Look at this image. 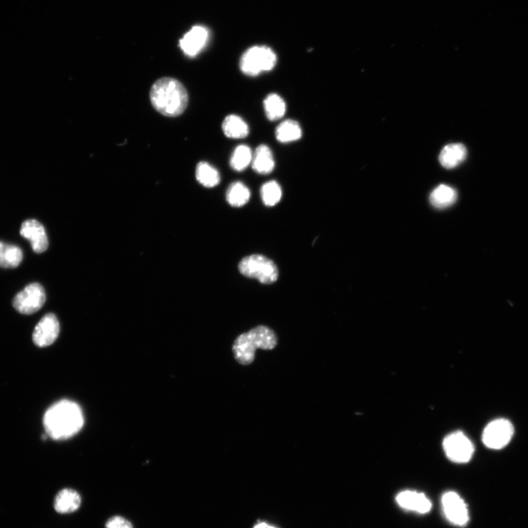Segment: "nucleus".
<instances>
[{"label": "nucleus", "instance_id": "f257e3e1", "mask_svg": "<svg viewBox=\"0 0 528 528\" xmlns=\"http://www.w3.org/2000/svg\"><path fill=\"white\" fill-rule=\"evenodd\" d=\"M43 423L49 437L55 440H64L79 432L84 424V418L76 403L62 400L47 410Z\"/></svg>", "mask_w": 528, "mask_h": 528}, {"label": "nucleus", "instance_id": "f03ea898", "mask_svg": "<svg viewBox=\"0 0 528 528\" xmlns=\"http://www.w3.org/2000/svg\"><path fill=\"white\" fill-rule=\"evenodd\" d=\"M150 99L157 112L170 118L182 115L189 102L185 87L171 77H163L156 81L151 87Z\"/></svg>", "mask_w": 528, "mask_h": 528}, {"label": "nucleus", "instance_id": "7ed1b4c3", "mask_svg": "<svg viewBox=\"0 0 528 528\" xmlns=\"http://www.w3.org/2000/svg\"><path fill=\"white\" fill-rule=\"evenodd\" d=\"M277 339L272 329L266 326H258L240 335L233 345V352L242 365L251 364L258 349L272 350L275 348Z\"/></svg>", "mask_w": 528, "mask_h": 528}, {"label": "nucleus", "instance_id": "20e7f679", "mask_svg": "<svg viewBox=\"0 0 528 528\" xmlns=\"http://www.w3.org/2000/svg\"><path fill=\"white\" fill-rule=\"evenodd\" d=\"M240 273L248 279L258 280L261 284L270 285L279 277L276 264L263 255H251L244 258L239 264Z\"/></svg>", "mask_w": 528, "mask_h": 528}, {"label": "nucleus", "instance_id": "39448f33", "mask_svg": "<svg viewBox=\"0 0 528 528\" xmlns=\"http://www.w3.org/2000/svg\"><path fill=\"white\" fill-rule=\"evenodd\" d=\"M277 63L275 53L267 47H254L249 49L240 61L242 72L249 77L272 70Z\"/></svg>", "mask_w": 528, "mask_h": 528}, {"label": "nucleus", "instance_id": "423d86ee", "mask_svg": "<svg viewBox=\"0 0 528 528\" xmlns=\"http://www.w3.org/2000/svg\"><path fill=\"white\" fill-rule=\"evenodd\" d=\"M46 298L43 286L38 283H33L26 286L13 299V308L22 314L31 315L43 307Z\"/></svg>", "mask_w": 528, "mask_h": 528}, {"label": "nucleus", "instance_id": "0eeeda50", "mask_svg": "<svg viewBox=\"0 0 528 528\" xmlns=\"http://www.w3.org/2000/svg\"><path fill=\"white\" fill-rule=\"evenodd\" d=\"M443 449L449 460L456 463H468L475 451L474 444L461 432L447 436L443 441Z\"/></svg>", "mask_w": 528, "mask_h": 528}, {"label": "nucleus", "instance_id": "6e6552de", "mask_svg": "<svg viewBox=\"0 0 528 528\" xmlns=\"http://www.w3.org/2000/svg\"><path fill=\"white\" fill-rule=\"evenodd\" d=\"M514 433L512 424L506 419L493 421L486 426L483 433V442L489 449L499 450L507 446Z\"/></svg>", "mask_w": 528, "mask_h": 528}, {"label": "nucleus", "instance_id": "1a4fd4ad", "mask_svg": "<svg viewBox=\"0 0 528 528\" xmlns=\"http://www.w3.org/2000/svg\"><path fill=\"white\" fill-rule=\"evenodd\" d=\"M442 509L447 518L453 525L465 526L469 521V513L463 499L453 492H449L442 497Z\"/></svg>", "mask_w": 528, "mask_h": 528}, {"label": "nucleus", "instance_id": "9d476101", "mask_svg": "<svg viewBox=\"0 0 528 528\" xmlns=\"http://www.w3.org/2000/svg\"><path fill=\"white\" fill-rule=\"evenodd\" d=\"M60 332V324L56 316L45 315L36 327L33 341L38 347H47L57 340Z\"/></svg>", "mask_w": 528, "mask_h": 528}, {"label": "nucleus", "instance_id": "9b49d317", "mask_svg": "<svg viewBox=\"0 0 528 528\" xmlns=\"http://www.w3.org/2000/svg\"><path fill=\"white\" fill-rule=\"evenodd\" d=\"M20 234L27 240H29L33 251L37 254H42L46 251L49 246L47 235L45 229L40 222L36 219H29L23 222Z\"/></svg>", "mask_w": 528, "mask_h": 528}, {"label": "nucleus", "instance_id": "f8f14e48", "mask_svg": "<svg viewBox=\"0 0 528 528\" xmlns=\"http://www.w3.org/2000/svg\"><path fill=\"white\" fill-rule=\"evenodd\" d=\"M208 38L205 27L196 26L180 40V47L189 57H196L205 47Z\"/></svg>", "mask_w": 528, "mask_h": 528}, {"label": "nucleus", "instance_id": "ddd939ff", "mask_svg": "<svg viewBox=\"0 0 528 528\" xmlns=\"http://www.w3.org/2000/svg\"><path fill=\"white\" fill-rule=\"evenodd\" d=\"M396 502L402 508L421 514L429 512L433 506L424 494L411 490L399 493L396 497Z\"/></svg>", "mask_w": 528, "mask_h": 528}, {"label": "nucleus", "instance_id": "4468645a", "mask_svg": "<svg viewBox=\"0 0 528 528\" xmlns=\"http://www.w3.org/2000/svg\"><path fill=\"white\" fill-rule=\"evenodd\" d=\"M81 504L80 495L72 489L60 491L54 498L55 511L61 514L71 513L77 511Z\"/></svg>", "mask_w": 528, "mask_h": 528}, {"label": "nucleus", "instance_id": "2eb2a0df", "mask_svg": "<svg viewBox=\"0 0 528 528\" xmlns=\"http://www.w3.org/2000/svg\"><path fill=\"white\" fill-rule=\"evenodd\" d=\"M467 150L461 143L450 144L444 147L440 155V162L444 169H453L466 159Z\"/></svg>", "mask_w": 528, "mask_h": 528}, {"label": "nucleus", "instance_id": "dca6fc26", "mask_svg": "<svg viewBox=\"0 0 528 528\" xmlns=\"http://www.w3.org/2000/svg\"><path fill=\"white\" fill-rule=\"evenodd\" d=\"M252 165L254 171L258 174L271 173L275 165L271 149L265 145L259 146L253 155Z\"/></svg>", "mask_w": 528, "mask_h": 528}, {"label": "nucleus", "instance_id": "f3484780", "mask_svg": "<svg viewBox=\"0 0 528 528\" xmlns=\"http://www.w3.org/2000/svg\"><path fill=\"white\" fill-rule=\"evenodd\" d=\"M457 200L456 191L447 185H440L430 193V202L440 210L453 205Z\"/></svg>", "mask_w": 528, "mask_h": 528}, {"label": "nucleus", "instance_id": "a211bd4d", "mask_svg": "<svg viewBox=\"0 0 528 528\" xmlns=\"http://www.w3.org/2000/svg\"><path fill=\"white\" fill-rule=\"evenodd\" d=\"M23 259L22 249L13 244L0 242V267L3 268H16Z\"/></svg>", "mask_w": 528, "mask_h": 528}, {"label": "nucleus", "instance_id": "6ab92c4d", "mask_svg": "<svg viewBox=\"0 0 528 528\" xmlns=\"http://www.w3.org/2000/svg\"><path fill=\"white\" fill-rule=\"evenodd\" d=\"M222 130L229 138L242 139L249 134V127L247 123L240 116L230 115L222 123Z\"/></svg>", "mask_w": 528, "mask_h": 528}, {"label": "nucleus", "instance_id": "aec40b11", "mask_svg": "<svg viewBox=\"0 0 528 528\" xmlns=\"http://www.w3.org/2000/svg\"><path fill=\"white\" fill-rule=\"evenodd\" d=\"M276 138L283 143H288L300 140L302 135L300 124L294 120L282 122L276 129Z\"/></svg>", "mask_w": 528, "mask_h": 528}, {"label": "nucleus", "instance_id": "412c9836", "mask_svg": "<svg viewBox=\"0 0 528 528\" xmlns=\"http://www.w3.org/2000/svg\"><path fill=\"white\" fill-rule=\"evenodd\" d=\"M196 176L198 182L207 188L215 187L220 183V175L218 171L205 162L199 163Z\"/></svg>", "mask_w": 528, "mask_h": 528}, {"label": "nucleus", "instance_id": "4be33fe9", "mask_svg": "<svg viewBox=\"0 0 528 528\" xmlns=\"http://www.w3.org/2000/svg\"><path fill=\"white\" fill-rule=\"evenodd\" d=\"M263 104L267 117L272 121L282 118L286 114V105L279 95L276 93L268 95Z\"/></svg>", "mask_w": 528, "mask_h": 528}, {"label": "nucleus", "instance_id": "5701e85b", "mask_svg": "<svg viewBox=\"0 0 528 528\" xmlns=\"http://www.w3.org/2000/svg\"><path fill=\"white\" fill-rule=\"evenodd\" d=\"M250 199V191L242 183H234L228 187L226 200L233 207H242L247 204Z\"/></svg>", "mask_w": 528, "mask_h": 528}, {"label": "nucleus", "instance_id": "b1692460", "mask_svg": "<svg viewBox=\"0 0 528 528\" xmlns=\"http://www.w3.org/2000/svg\"><path fill=\"white\" fill-rule=\"evenodd\" d=\"M253 153L249 146L241 145L236 148L231 156L230 164L235 171H243L252 163Z\"/></svg>", "mask_w": 528, "mask_h": 528}, {"label": "nucleus", "instance_id": "393cba45", "mask_svg": "<svg viewBox=\"0 0 528 528\" xmlns=\"http://www.w3.org/2000/svg\"><path fill=\"white\" fill-rule=\"evenodd\" d=\"M261 196L263 203L267 206H274L281 200V187L274 180H271L261 187Z\"/></svg>", "mask_w": 528, "mask_h": 528}, {"label": "nucleus", "instance_id": "a878e982", "mask_svg": "<svg viewBox=\"0 0 528 528\" xmlns=\"http://www.w3.org/2000/svg\"><path fill=\"white\" fill-rule=\"evenodd\" d=\"M106 528H134L131 522L121 516H115L107 520Z\"/></svg>", "mask_w": 528, "mask_h": 528}, {"label": "nucleus", "instance_id": "bb28decb", "mask_svg": "<svg viewBox=\"0 0 528 528\" xmlns=\"http://www.w3.org/2000/svg\"><path fill=\"white\" fill-rule=\"evenodd\" d=\"M254 528H275L266 523H260L257 525Z\"/></svg>", "mask_w": 528, "mask_h": 528}]
</instances>
